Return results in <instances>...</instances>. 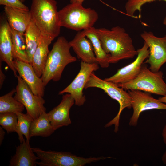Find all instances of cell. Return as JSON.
Masks as SVG:
<instances>
[{"instance_id": "6da1fadb", "label": "cell", "mask_w": 166, "mask_h": 166, "mask_svg": "<svg viewBox=\"0 0 166 166\" xmlns=\"http://www.w3.org/2000/svg\"><path fill=\"white\" fill-rule=\"evenodd\" d=\"M103 49L110 54V63H116L124 59L133 58L138 52L132 40L123 28L117 26L110 30L105 28H95Z\"/></svg>"}, {"instance_id": "7a4b0ae2", "label": "cell", "mask_w": 166, "mask_h": 166, "mask_svg": "<svg viewBox=\"0 0 166 166\" xmlns=\"http://www.w3.org/2000/svg\"><path fill=\"white\" fill-rule=\"evenodd\" d=\"M55 0H32L30 11L42 35L53 40L60 32Z\"/></svg>"}, {"instance_id": "3957f363", "label": "cell", "mask_w": 166, "mask_h": 166, "mask_svg": "<svg viewBox=\"0 0 166 166\" xmlns=\"http://www.w3.org/2000/svg\"><path fill=\"white\" fill-rule=\"evenodd\" d=\"M71 48L69 42L63 36L58 37L54 43L41 77L45 86L51 80L59 81L66 66L76 61V57L70 53Z\"/></svg>"}, {"instance_id": "277c9868", "label": "cell", "mask_w": 166, "mask_h": 166, "mask_svg": "<svg viewBox=\"0 0 166 166\" xmlns=\"http://www.w3.org/2000/svg\"><path fill=\"white\" fill-rule=\"evenodd\" d=\"M82 4L71 3L58 11L61 27L78 31L93 27L98 14L94 10L85 8Z\"/></svg>"}, {"instance_id": "5b68a950", "label": "cell", "mask_w": 166, "mask_h": 166, "mask_svg": "<svg viewBox=\"0 0 166 166\" xmlns=\"http://www.w3.org/2000/svg\"><path fill=\"white\" fill-rule=\"evenodd\" d=\"M91 87L102 89L111 98L117 101L119 103V109L117 114L105 126L106 128L114 125V131L115 133L117 132L119 130L120 117L122 111L126 108H132L131 98L130 94L126 90L118 87L117 84L98 77L94 72L91 74L84 89Z\"/></svg>"}, {"instance_id": "8992f818", "label": "cell", "mask_w": 166, "mask_h": 166, "mask_svg": "<svg viewBox=\"0 0 166 166\" xmlns=\"http://www.w3.org/2000/svg\"><path fill=\"white\" fill-rule=\"evenodd\" d=\"M163 75L161 71L152 72L143 64L139 73L134 79L117 84L125 90H138L164 96L166 95V84Z\"/></svg>"}, {"instance_id": "52a82bcc", "label": "cell", "mask_w": 166, "mask_h": 166, "mask_svg": "<svg viewBox=\"0 0 166 166\" xmlns=\"http://www.w3.org/2000/svg\"><path fill=\"white\" fill-rule=\"evenodd\" d=\"M32 149L40 160L37 162V165L40 166H84L108 158L103 156L85 158L70 152L46 151L37 148Z\"/></svg>"}, {"instance_id": "ba28073f", "label": "cell", "mask_w": 166, "mask_h": 166, "mask_svg": "<svg viewBox=\"0 0 166 166\" xmlns=\"http://www.w3.org/2000/svg\"><path fill=\"white\" fill-rule=\"evenodd\" d=\"M18 84L15 88L14 97L22 104L26 110V113L33 120L46 112L44 106L45 100L43 97L34 94L27 85L19 76H16Z\"/></svg>"}, {"instance_id": "9c48e42d", "label": "cell", "mask_w": 166, "mask_h": 166, "mask_svg": "<svg viewBox=\"0 0 166 166\" xmlns=\"http://www.w3.org/2000/svg\"><path fill=\"white\" fill-rule=\"evenodd\" d=\"M140 36L148 46L149 50V56L144 63L149 64V69L152 72H158L166 62V34L159 37L152 32L144 31Z\"/></svg>"}, {"instance_id": "30bf717a", "label": "cell", "mask_w": 166, "mask_h": 166, "mask_svg": "<svg viewBox=\"0 0 166 166\" xmlns=\"http://www.w3.org/2000/svg\"><path fill=\"white\" fill-rule=\"evenodd\" d=\"M131 98L132 115L130 118L129 125L136 126L141 113L146 110L153 109H166V104L158 99L153 97L151 93L138 90H128Z\"/></svg>"}, {"instance_id": "8fae6325", "label": "cell", "mask_w": 166, "mask_h": 166, "mask_svg": "<svg viewBox=\"0 0 166 166\" xmlns=\"http://www.w3.org/2000/svg\"><path fill=\"white\" fill-rule=\"evenodd\" d=\"M98 65L81 61L80 69L75 78L69 85L60 91L59 94L69 93L74 100L76 105L79 106L83 105L86 100L83 94V89L91 74L99 69Z\"/></svg>"}, {"instance_id": "7c38bea8", "label": "cell", "mask_w": 166, "mask_h": 166, "mask_svg": "<svg viewBox=\"0 0 166 166\" xmlns=\"http://www.w3.org/2000/svg\"><path fill=\"white\" fill-rule=\"evenodd\" d=\"M137 51V57L133 62L119 69L115 74L104 80L118 84L127 82L136 78L140 71L144 61L149 54L148 46L145 42Z\"/></svg>"}, {"instance_id": "4fadbf2b", "label": "cell", "mask_w": 166, "mask_h": 166, "mask_svg": "<svg viewBox=\"0 0 166 166\" xmlns=\"http://www.w3.org/2000/svg\"><path fill=\"white\" fill-rule=\"evenodd\" d=\"M14 63L19 75L27 85L33 93L43 97L45 86L41 78L37 75L32 65L29 63L17 59H14Z\"/></svg>"}, {"instance_id": "5bb4252c", "label": "cell", "mask_w": 166, "mask_h": 166, "mask_svg": "<svg viewBox=\"0 0 166 166\" xmlns=\"http://www.w3.org/2000/svg\"><path fill=\"white\" fill-rule=\"evenodd\" d=\"M75 103L72 96L69 93L63 95L60 103L47 113L51 123L55 131L60 127L67 126L71 123L69 113Z\"/></svg>"}, {"instance_id": "9a60e30c", "label": "cell", "mask_w": 166, "mask_h": 166, "mask_svg": "<svg viewBox=\"0 0 166 166\" xmlns=\"http://www.w3.org/2000/svg\"><path fill=\"white\" fill-rule=\"evenodd\" d=\"M0 61L7 64L16 77L17 72L14 63L12 34L6 18L2 19L0 22Z\"/></svg>"}, {"instance_id": "2e32d148", "label": "cell", "mask_w": 166, "mask_h": 166, "mask_svg": "<svg viewBox=\"0 0 166 166\" xmlns=\"http://www.w3.org/2000/svg\"><path fill=\"white\" fill-rule=\"evenodd\" d=\"M69 43L82 61L89 64H98L91 41L81 31H78L73 39Z\"/></svg>"}, {"instance_id": "e0dca14e", "label": "cell", "mask_w": 166, "mask_h": 166, "mask_svg": "<svg viewBox=\"0 0 166 166\" xmlns=\"http://www.w3.org/2000/svg\"><path fill=\"white\" fill-rule=\"evenodd\" d=\"M4 11L10 26L16 30L24 33L32 20L30 10L5 6Z\"/></svg>"}, {"instance_id": "ac0fdd59", "label": "cell", "mask_w": 166, "mask_h": 166, "mask_svg": "<svg viewBox=\"0 0 166 166\" xmlns=\"http://www.w3.org/2000/svg\"><path fill=\"white\" fill-rule=\"evenodd\" d=\"M29 141L24 139L16 147V153L11 158L10 166H35L39 158L34 154Z\"/></svg>"}, {"instance_id": "d6986e66", "label": "cell", "mask_w": 166, "mask_h": 166, "mask_svg": "<svg viewBox=\"0 0 166 166\" xmlns=\"http://www.w3.org/2000/svg\"><path fill=\"white\" fill-rule=\"evenodd\" d=\"M53 40L42 35L33 55L31 65L37 75L39 77L42 75L50 52L49 46Z\"/></svg>"}, {"instance_id": "ffe728a7", "label": "cell", "mask_w": 166, "mask_h": 166, "mask_svg": "<svg viewBox=\"0 0 166 166\" xmlns=\"http://www.w3.org/2000/svg\"><path fill=\"white\" fill-rule=\"evenodd\" d=\"M93 27L83 30L82 34L91 41L98 64L103 68L109 67L110 54L107 53L102 47L101 41Z\"/></svg>"}, {"instance_id": "44dd1931", "label": "cell", "mask_w": 166, "mask_h": 166, "mask_svg": "<svg viewBox=\"0 0 166 166\" xmlns=\"http://www.w3.org/2000/svg\"><path fill=\"white\" fill-rule=\"evenodd\" d=\"M55 130L52 125L47 113L45 112L32 121L30 127V138L33 136L48 137Z\"/></svg>"}, {"instance_id": "7402d4cb", "label": "cell", "mask_w": 166, "mask_h": 166, "mask_svg": "<svg viewBox=\"0 0 166 166\" xmlns=\"http://www.w3.org/2000/svg\"><path fill=\"white\" fill-rule=\"evenodd\" d=\"M24 35L27 57L29 63L31 64L33 55L42 36L41 31L32 19Z\"/></svg>"}, {"instance_id": "603a6c76", "label": "cell", "mask_w": 166, "mask_h": 166, "mask_svg": "<svg viewBox=\"0 0 166 166\" xmlns=\"http://www.w3.org/2000/svg\"><path fill=\"white\" fill-rule=\"evenodd\" d=\"M12 42L13 58L29 63L24 33L18 32L10 26Z\"/></svg>"}, {"instance_id": "cb8c5ba5", "label": "cell", "mask_w": 166, "mask_h": 166, "mask_svg": "<svg viewBox=\"0 0 166 166\" xmlns=\"http://www.w3.org/2000/svg\"><path fill=\"white\" fill-rule=\"evenodd\" d=\"M15 92V89H13L9 93L0 97V113H16L23 111L25 108L24 105L13 97Z\"/></svg>"}, {"instance_id": "d4e9b609", "label": "cell", "mask_w": 166, "mask_h": 166, "mask_svg": "<svg viewBox=\"0 0 166 166\" xmlns=\"http://www.w3.org/2000/svg\"><path fill=\"white\" fill-rule=\"evenodd\" d=\"M18 117V124L16 132L18 134V139L20 143L25 139L23 136L26 138V140L29 141L30 129L31 123L33 119L27 113L22 112L16 113Z\"/></svg>"}, {"instance_id": "484cf974", "label": "cell", "mask_w": 166, "mask_h": 166, "mask_svg": "<svg viewBox=\"0 0 166 166\" xmlns=\"http://www.w3.org/2000/svg\"><path fill=\"white\" fill-rule=\"evenodd\" d=\"M18 117L14 113H0V125L8 133L16 132Z\"/></svg>"}, {"instance_id": "4316f807", "label": "cell", "mask_w": 166, "mask_h": 166, "mask_svg": "<svg viewBox=\"0 0 166 166\" xmlns=\"http://www.w3.org/2000/svg\"><path fill=\"white\" fill-rule=\"evenodd\" d=\"M0 5L26 11L30 10L28 8L19 0H0Z\"/></svg>"}, {"instance_id": "83f0119b", "label": "cell", "mask_w": 166, "mask_h": 166, "mask_svg": "<svg viewBox=\"0 0 166 166\" xmlns=\"http://www.w3.org/2000/svg\"><path fill=\"white\" fill-rule=\"evenodd\" d=\"M1 61H0V89L2 88V87L3 84V82L5 79V76L4 74L3 73L2 69V63Z\"/></svg>"}, {"instance_id": "f1b7e54d", "label": "cell", "mask_w": 166, "mask_h": 166, "mask_svg": "<svg viewBox=\"0 0 166 166\" xmlns=\"http://www.w3.org/2000/svg\"><path fill=\"white\" fill-rule=\"evenodd\" d=\"M3 128L2 127H0V145L2 144V141L4 138V136L5 134V132L3 130Z\"/></svg>"}, {"instance_id": "f546056e", "label": "cell", "mask_w": 166, "mask_h": 166, "mask_svg": "<svg viewBox=\"0 0 166 166\" xmlns=\"http://www.w3.org/2000/svg\"><path fill=\"white\" fill-rule=\"evenodd\" d=\"M162 136L164 143L166 145V124L164 127L162 132Z\"/></svg>"}, {"instance_id": "4dcf8cb0", "label": "cell", "mask_w": 166, "mask_h": 166, "mask_svg": "<svg viewBox=\"0 0 166 166\" xmlns=\"http://www.w3.org/2000/svg\"><path fill=\"white\" fill-rule=\"evenodd\" d=\"M84 0H70L71 3L82 4Z\"/></svg>"}, {"instance_id": "1f68e13d", "label": "cell", "mask_w": 166, "mask_h": 166, "mask_svg": "<svg viewBox=\"0 0 166 166\" xmlns=\"http://www.w3.org/2000/svg\"><path fill=\"white\" fill-rule=\"evenodd\" d=\"M162 160L163 163L166 165V149L162 157Z\"/></svg>"}, {"instance_id": "d6a6232c", "label": "cell", "mask_w": 166, "mask_h": 166, "mask_svg": "<svg viewBox=\"0 0 166 166\" xmlns=\"http://www.w3.org/2000/svg\"><path fill=\"white\" fill-rule=\"evenodd\" d=\"M160 101L166 103V95L161 97H159L158 99Z\"/></svg>"}, {"instance_id": "836d02e7", "label": "cell", "mask_w": 166, "mask_h": 166, "mask_svg": "<svg viewBox=\"0 0 166 166\" xmlns=\"http://www.w3.org/2000/svg\"><path fill=\"white\" fill-rule=\"evenodd\" d=\"M163 24L166 26V16H165L163 21Z\"/></svg>"}, {"instance_id": "e575fe53", "label": "cell", "mask_w": 166, "mask_h": 166, "mask_svg": "<svg viewBox=\"0 0 166 166\" xmlns=\"http://www.w3.org/2000/svg\"><path fill=\"white\" fill-rule=\"evenodd\" d=\"M19 0L23 3L25 1H26V0Z\"/></svg>"}, {"instance_id": "d590c367", "label": "cell", "mask_w": 166, "mask_h": 166, "mask_svg": "<svg viewBox=\"0 0 166 166\" xmlns=\"http://www.w3.org/2000/svg\"><path fill=\"white\" fill-rule=\"evenodd\" d=\"M157 0L163 1L166 2V0Z\"/></svg>"}]
</instances>
